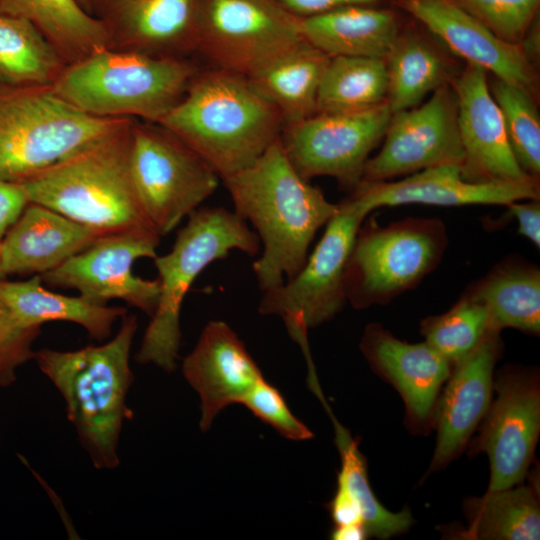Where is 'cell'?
<instances>
[{
  "instance_id": "6da1fadb",
  "label": "cell",
  "mask_w": 540,
  "mask_h": 540,
  "mask_svg": "<svg viewBox=\"0 0 540 540\" xmlns=\"http://www.w3.org/2000/svg\"><path fill=\"white\" fill-rule=\"evenodd\" d=\"M234 212L255 229L262 253L253 263L264 292L295 276L308 257L316 232L337 204L326 199L293 167L280 138L248 167L222 179Z\"/></svg>"
},
{
  "instance_id": "7a4b0ae2",
  "label": "cell",
  "mask_w": 540,
  "mask_h": 540,
  "mask_svg": "<svg viewBox=\"0 0 540 540\" xmlns=\"http://www.w3.org/2000/svg\"><path fill=\"white\" fill-rule=\"evenodd\" d=\"M159 124L199 154L221 180L256 161L284 127L279 110L248 77L216 67L198 70Z\"/></svg>"
},
{
  "instance_id": "3957f363",
  "label": "cell",
  "mask_w": 540,
  "mask_h": 540,
  "mask_svg": "<svg viewBox=\"0 0 540 540\" xmlns=\"http://www.w3.org/2000/svg\"><path fill=\"white\" fill-rule=\"evenodd\" d=\"M137 328V317L126 314L117 334L104 344L35 352L38 367L62 395L67 418L97 469L119 465L121 430L133 417L126 398L134 378L130 353Z\"/></svg>"
},
{
  "instance_id": "277c9868",
  "label": "cell",
  "mask_w": 540,
  "mask_h": 540,
  "mask_svg": "<svg viewBox=\"0 0 540 540\" xmlns=\"http://www.w3.org/2000/svg\"><path fill=\"white\" fill-rule=\"evenodd\" d=\"M133 121L18 183L29 202L50 208L100 234L136 228L153 230L130 177Z\"/></svg>"
},
{
  "instance_id": "5b68a950",
  "label": "cell",
  "mask_w": 540,
  "mask_h": 540,
  "mask_svg": "<svg viewBox=\"0 0 540 540\" xmlns=\"http://www.w3.org/2000/svg\"><path fill=\"white\" fill-rule=\"evenodd\" d=\"M198 70L188 57L106 48L68 64L52 88L93 116L159 123Z\"/></svg>"
},
{
  "instance_id": "8992f818",
  "label": "cell",
  "mask_w": 540,
  "mask_h": 540,
  "mask_svg": "<svg viewBox=\"0 0 540 540\" xmlns=\"http://www.w3.org/2000/svg\"><path fill=\"white\" fill-rule=\"evenodd\" d=\"M232 250L249 256L260 251L257 234L237 213L223 207H199L187 217L171 250L154 258L160 293L135 356L138 363H152L167 372L176 368L185 296L208 265Z\"/></svg>"
},
{
  "instance_id": "52a82bcc",
  "label": "cell",
  "mask_w": 540,
  "mask_h": 540,
  "mask_svg": "<svg viewBox=\"0 0 540 540\" xmlns=\"http://www.w3.org/2000/svg\"><path fill=\"white\" fill-rule=\"evenodd\" d=\"M131 119L87 114L52 86L0 82V180L21 183Z\"/></svg>"
},
{
  "instance_id": "ba28073f",
  "label": "cell",
  "mask_w": 540,
  "mask_h": 540,
  "mask_svg": "<svg viewBox=\"0 0 540 540\" xmlns=\"http://www.w3.org/2000/svg\"><path fill=\"white\" fill-rule=\"evenodd\" d=\"M129 171L139 205L160 236L172 232L218 188L220 177L159 123L134 119Z\"/></svg>"
},
{
  "instance_id": "9c48e42d",
  "label": "cell",
  "mask_w": 540,
  "mask_h": 540,
  "mask_svg": "<svg viewBox=\"0 0 540 540\" xmlns=\"http://www.w3.org/2000/svg\"><path fill=\"white\" fill-rule=\"evenodd\" d=\"M369 213L351 193L337 204V211L299 272L263 292L259 312L281 317L303 353L310 351L308 329L331 320L347 303L345 268L359 228Z\"/></svg>"
},
{
  "instance_id": "30bf717a",
  "label": "cell",
  "mask_w": 540,
  "mask_h": 540,
  "mask_svg": "<svg viewBox=\"0 0 540 540\" xmlns=\"http://www.w3.org/2000/svg\"><path fill=\"white\" fill-rule=\"evenodd\" d=\"M446 245L439 220L406 219L385 227L374 220L362 223L345 268L347 302L363 309L390 301L432 271Z\"/></svg>"
},
{
  "instance_id": "8fae6325",
  "label": "cell",
  "mask_w": 540,
  "mask_h": 540,
  "mask_svg": "<svg viewBox=\"0 0 540 540\" xmlns=\"http://www.w3.org/2000/svg\"><path fill=\"white\" fill-rule=\"evenodd\" d=\"M305 41L300 18L277 0H197L196 50L214 67L250 77Z\"/></svg>"
},
{
  "instance_id": "7c38bea8",
  "label": "cell",
  "mask_w": 540,
  "mask_h": 540,
  "mask_svg": "<svg viewBox=\"0 0 540 540\" xmlns=\"http://www.w3.org/2000/svg\"><path fill=\"white\" fill-rule=\"evenodd\" d=\"M391 115L387 101L361 112L315 113L284 126L280 141L303 178L330 176L353 191L362 181L370 153L384 138Z\"/></svg>"
},
{
  "instance_id": "4fadbf2b",
  "label": "cell",
  "mask_w": 540,
  "mask_h": 540,
  "mask_svg": "<svg viewBox=\"0 0 540 540\" xmlns=\"http://www.w3.org/2000/svg\"><path fill=\"white\" fill-rule=\"evenodd\" d=\"M160 236L150 228H136L100 235L84 250L42 275L43 283L74 289L87 300L107 305L123 300L153 315L160 293L159 280L134 275L140 258L157 256Z\"/></svg>"
},
{
  "instance_id": "5bb4252c",
  "label": "cell",
  "mask_w": 540,
  "mask_h": 540,
  "mask_svg": "<svg viewBox=\"0 0 540 540\" xmlns=\"http://www.w3.org/2000/svg\"><path fill=\"white\" fill-rule=\"evenodd\" d=\"M463 159L456 95L447 83L424 104L391 115L383 146L368 159L362 181H387L444 164L461 166Z\"/></svg>"
},
{
  "instance_id": "9a60e30c",
  "label": "cell",
  "mask_w": 540,
  "mask_h": 540,
  "mask_svg": "<svg viewBox=\"0 0 540 540\" xmlns=\"http://www.w3.org/2000/svg\"><path fill=\"white\" fill-rule=\"evenodd\" d=\"M496 397L482 419L473 446L487 454L488 492L515 486L527 476L540 433L538 376L506 370L494 383Z\"/></svg>"
},
{
  "instance_id": "2e32d148",
  "label": "cell",
  "mask_w": 540,
  "mask_h": 540,
  "mask_svg": "<svg viewBox=\"0 0 540 540\" xmlns=\"http://www.w3.org/2000/svg\"><path fill=\"white\" fill-rule=\"evenodd\" d=\"M464 151L461 172L472 182L522 181L532 176L517 163L486 71L467 63L453 84Z\"/></svg>"
},
{
  "instance_id": "e0dca14e",
  "label": "cell",
  "mask_w": 540,
  "mask_h": 540,
  "mask_svg": "<svg viewBox=\"0 0 540 540\" xmlns=\"http://www.w3.org/2000/svg\"><path fill=\"white\" fill-rule=\"evenodd\" d=\"M197 0H92L109 48L188 57L196 50Z\"/></svg>"
},
{
  "instance_id": "ac0fdd59",
  "label": "cell",
  "mask_w": 540,
  "mask_h": 540,
  "mask_svg": "<svg viewBox=\"0 0 540 540\" xmlns=\"http://www.w3.org/2000/svg\"><path fill=\"white\" fill-rule=\"evenodd\" d=\"M499 333L489 330L470 354L453 365L435 407L437 441L429 472L455 459L484 418L492 401L493 371L502 347Z\"/></svg>"
},
{
  "instance_id": "d6986e66",
  "label": "cell",
  "mask_w": 540,
  "mask_h": 540,
  "mask_svg": "<svg viewBox=\"0 0 540 540\" xmlns=\"http://www.w3.org/2000/svg\"><path fill=\"white\" fill-rule=\"evenodd\" d=\"M391 1L422 23L467 63L490 71L496 78L532 94L535 74L520 44L500 39L454 0Z\"/></svg>"
},
{
  "instance_id": "ffe728a7",
  "label": "cell",
  "mask_w": 540,
  "mask_h": 540,
  "mask_svg": "<svg viewBox=\"0 0 540 540\" xmlns=\"http://www.w3.org/2000/svg\"><path fill=\"white\" fill-rule=\"evenodd\" d=\"M371 212L384 206L419 203L434 206L508 205L539 199L536 177L522 181L472 182L461 166L444 164L420 170L397 182L361 181L352 191Z\"/></svg>"
},
{
  "instance_id": "44dd1931",
  "label": "cell",
  "mask_w": 540,
  "mask_h": 540,
  "mask_svg": "<svg viewBox=\"0 0 540 540\" xmlns=\"http://www.w3.org/2000/svg\"><path fill=\"white\" fill-rule=\"evenodd\" d=\"M360 349L373 370L401 395L409 422L425 429L453 364L427 342L402 341L379 324L366 327Z\"/></svg>"
},
{
  "instance_id": "7402d4cb",
  "label": "cell",
  "mask_w": 540,
  "mask_h": 540,
  "mask_svg": "<svg viewBox=\"0 0 540 540\" xmlns=\"http://www.w3.org/2000/svg\"><path fill=\"white\" fill-rule=\"evenodd\" d=\"M182 372L200 397L199 426L204 432L222 409L240 403L264 378L237 334L220 320L204 327L194 349L183 360Z\"/></svg>"
},
{
  "instance_id": "603a6c76",
  "label": "cell",
  "mask_w": 540,
  "mask_h": 540,
  "mask_svg": "<svg viewBox=\"0 0 540 540\" xmlns=\"http://www.w3.org/2000/svg\"><path fill=\"white\" fill-rule=\"evenodd\" d=\"M100 233L29 202L0 243L4 274L42 275L92 244Z\"/></svg>"
},
{
  "instance_id": "cb8c5ba5",
  "label": "cell",
  "mask_w": 540,
  "mask_h": 540,
  "mask_svg": "<svg viewBox=\"0 0 540 540\" xmlns=\"http://www.w3.org/2000/svg\"><path fill=\"white\" fill-rule=\"evenodd\" d=\"M302 36L330 57L386 59L400 33L399 19L378 5H351L300 18Z\"/></svg>"
},
{
  "instance_id": "d4e9b609",
  "label": "cell",
  "mask_w": 540,
  "mask_h": 540,
  "mask_svg": "<svg viewBox=\"0 0 540 540\" xmlns=\"http://www.w3.org/2000/svg\"><path fill=\"white\" fill-rule=\"evenodd\" d=\"M0 302L25 327H41L50 321L71 322L82 326L97 341L107 339L116 320L127 314L121 306L52 292L43 286L40 275L26 281L0 280Z\"/></svg>"
},
{
  "instance_id": "484cf974",
  "label": "cell",
  "mask_w": 540,
  "mask_h": 540,
  "mask_svg": "<svg viewBox=\"0 0 540 540\" xmlns=\"http://www.w3.org/2000/svg\"><path fill=\"white\" fill-rule=\"evenodd\" d=\"M330 58L303 41L248 78L279 110L286 126L316 113L319 89Z\"/></svg>"
},
{
  "instance_id": "4316f807",
  "label": "cell",
  "mask_w": 540,
  "mask_h": 540,
  "mask_svg": "<svg viewBox=\"0 0 540 540\" xmlns=\"http://www.w3.org/2000/svg\"><path fill=\"white\" fill-rule=\"evenodd\" d=\"M0 15L32 23L67 64L109 48L104 25L78 0H0Z\"/></svg>"
},
{
  "instance_id": "83f0119b",
  "label": "cell",
  "mask_w": 540,
  "mask_h": 540,
  "mask_svg": "<svg viewBox=\"0 0 540 540\" xmlns=\"http://www.w3.org/2000/svg\"><path fill=\"white\" fill-rule=\"evenodd\" d=\"M467 528L453 531L457 539L538 540L540 506L538 489L520 485L486 492L464 504Z\"/></svg>"
},
{
  "instance_id": "f1b7e54d",
  "label": "cell",
  "mask_w": 540,
  "mask_h": 540,
  "mask_svg": "<svg viewBox=\"0 0 540 540\" xmlns=\"http://www.w3.org/2000/svg\"><path fill=\"white\" fill-rule=\"evenodd\" d=\"M481 303L490 328L540 332V271L535 266L509 263L499 266L466 294Z\"/></svg>"
},
{
  "instance_id": "f546056e",
  "label": "cell",
  "mask_w": 540,
  "mask_h": 540,
  "mask_svg": "<svg viewBox=\"0 0 540 540\" xmlns=\"http://www.w3.org/2000/svg\"><path fill=\"white\" fill-rule=\"evenodd\" d=\"M385 62L392 114L418 106L429 92L447 84L446 62L418 34L399 33Z\"/></svg>"
},
{
  "instance_id": "4dcf8cb0",
  "label": "cell",
  "mask_w": 540,
  "mask_h": 540,
  "mask_svg": "<svg viewBox=\"0 0 540 540\" xmlns=\"http://www.w3.org/2000/svg\"><path fill=\"white\" fill-rule=\"evenodd\" d=\"M388 73L384 59L331 57L317 98L316 113H355L387 101Z\"/></svg>"
},
{
  "instance_id": "1f68e13d",
  "label": "cell",
  "mask_w": 540,
  "mask_h": 540,
  "mask_svg": "<svg viewBox=\"0 0 540 540\" xmlns=\"http://www.w3.org/2000/svg\"><path fill=\"white\" fill-rule=\"evenodd\" d=\"M67 65L32 23L0 15V82L52 86Z\"/></svg>"
},
{
  "instance_id": "d6a6232c",
  "label": "cell",
  "mask_w": 540,
  "mask_h": 540,
  "mask_svg": "<svg viewBox=\"0 0 540 540\" xmlns=\"http://www.w3.org/2000/svg\"><path fill=\"white\" fill-rule=\"evenodd\" d=\"M324 407L334 423L335 443L341 456L337 484L357 503L368 535L388 539L406 532L414 522L409 509L391 512L382 506L370 486L366 460L358 449V442L335 419L329 406Z\"/></svg>"
},
{
  "instance_id": "836d02e7",
  "label": "cell",
  "mask_w": 540,
  "mask_h": 540,
  "mask_svg": "<svg viewBox=\"0 0 540 540\" xmlns=\"http://www.w3.org/2000/svg\"><path fill=\"white\" fill-rule=\"evenodd\" d=\"M490 93L503 117L509 144L521 169L540 173V118L534 97L525 89L496 78Z\"/></svg>"
},
{
  "instance_id": "e575fe53",
  "label": "cell",
  "mask_w": 540,
  "mask_h": 540,
  "mask_svg": "<svg viewBox=\"0 0 540 540\" xmlns=\"http://www.w3.org/2000/svg\"><path fill=\"white\" fill-rule=\"evenodd\" d=\"M489 330L486 308L466 295L447 312L421 324L425 342L453 365L470 354Z\"/></svg>"
},
{
  "instance_id": "d590c367",
  "label": "cell",
  "mask_w": 540,
  "mask_h": 540,
  "mask_svg": "<svg viewBox=\"0 0 540 540\" xmlns=\"http://www.w3.org/2000/svg\"><path fill=\"white\" fill-rule=\"evenodd\" d=\"M500 39L520 44L538 15L540 0H454Z\"/></svg>"
},
{
  "instance_id": "8d00e7d4",
  "label": "cell",
  "mask_w": 540,
  "mask_h": 540,
  "mask_svg": "<svg viewBox=\"0 0 540 540\" xmlns=\"http://www.w3.org/2000/svg\"><path fill=\"white\" fill-rule=\"evenodd\" d=\"M240 403L287 439L301 441L313 437L311 430L292 414L281 393L264 378L244 395Z\"/></svg>"
},
{
  "instance_id": "74e56055",
  "label": "cell",
  "mask_w": 540,
  "mask_h": 540,
  "mask_svg": "<svg viewBox=\"0 0 540 540\" xmlns=\"http://www.w3.org/2000/svg\"><path fill=\"white\" fill-rule=\"evenodd\" d=\"M41 327L20 324L0 302V386L16 380V369L35 356L33 343Z\"/></svg>"
},
{
  "instance_id": "f35d334b",
  "label": "cell",
  "mask_w": 540,
  "mask_h": 540,
  "mask_svg": "<svg viewBox=\"0 0 540 540\" xmlns=\"http://www.w3.org/2000/svg\"><path fill=\"white\" fill-rule=\"evenodd\" d=\"M28 203L20 184L0 180V243Z\"/></svg>"
},
{
  "instance_id": "ab89813d",
  "label": "cell",
  "mask_w": 540,
  "mask_h": 540,
  "mask_svg": "<svg viewBox=\"0 0 540 540\" xmlns=\"http://www.w3.org/2000/svg\"><path fill=\"white\" fill-rule=\"evenodd\" d=\"M288 12L298 18L322 14L351 5H379L385 0H277Z\"/></svg>"
},
{
  "instance_id": "60d3db41",
  "label": "cell",
  "mask_w": 540,
  "mask_h": 540,
  "mask_svg": "<svg viewBox=\"0 0 540 540\" xmlns=\"http://www.w3.org/2000/svg\"><path fill=\"white\" fill-rule=\"evenodd\" d=\"M515 217L518 231L529 239L537 248L540 246V204L538 200L520 203L515 201L506 205Z\"/></svg>"
},
{
  "instance_id": "b9f144b4",
  "label": "cell",
  "mask_w": 540,
  "mask_h": 540,
  "mask_svg": "<svg viewBox=\"0 0 540 540\" xmlns=\"http://www.w3.org/2000/svg\"><path fill=\"white\" fill-rule=\"evenodd\" d=\"M328 509L334 526L363 524L357 503L347 490L339 484H337L333 499L328 504Z\"/></svg>"
},
{
  "instance_id": "7bdbcfd3",
  "label": "cell",
  "mask_w": 540,
  "mask_h": 540,
  "mask_svg": "<svg viewBox=\"0 0 540 540\" xmlns=\"http://www.w3.org/2000/svg\"><path fill=\"white\" fill-rule=\"evenodd\" d=\"M539 30V19L537 17L520 42V46L530 62L536 59V55H539Z\"/></svg>"
},
{
  "instance_id": "ee69618b",
  "label": "cell",
  "mask_w": 540,
  "mask_h": 540,
  "mask_svg": "<svg viewBox=\"0 0 540 540\" xmlns=\"http://www.w3.org/2000/svg\"><path fill=\"white\" fill-rule=\"evenodd\" d=\"M369 537L363 524L334 526L331 539L334 540H363Z\"/></svg>"
},
{
  "instance_id": "f6af8a7d",
  "label": "cell",
  "mask_w": 540,
  "mask_h": 540,
  "mask_svg": "<svg viewBox=\"0 0 540 540\" xmlns=\"http://www.w3.org/2000/svg\"><path fill=\"white\" fill-rule=\"evenodd\" d=\"M78 2L82 5V7L90 13V8L92 4V0H78ZM91 14V13H90Z\"/></svg>"
},
{
  "instance_id": "bcb514c9",
  "label": "cell",
  "mask_w": 540,
  "mask_h": 540,
  "mask_svg": "<svg viewBox=\"0 0 540 540\" xmlns=\"http://www.w3.org/2000/svg\"><path fill=\"white\" fill-rule=\"evenodd\" d=\"M2 279H6V275L4 274L1 268V255H0V280Z\"/></svg>"
}]
</instances>
